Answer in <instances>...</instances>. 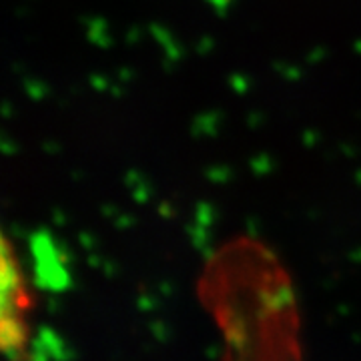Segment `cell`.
<instances>
[]
</instances>
